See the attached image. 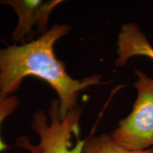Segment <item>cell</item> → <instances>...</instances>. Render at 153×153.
Instances as JSON below:
<instances>
[{
	"label": "cell",
	"instance_id": "obj_1",
	"mask_svg": "<svg viewBox=\"0 0 153 153\" xmlns=\"http://www.w3.org/2000/svg\"><path fill=\"white\" fill-rule=\"evenodd\" d=\"M67 24L53 26L37 39L18 45L0 48V95L8 97L18 90L25 78L36 76L47 82L59 98L62 117L77 106L80 91L101 84L100 75L74 79L57 58L54 45L70 30Z\"/></svg>",
	"mask_w": 153,
	"mask_h": 153
},
{
	"label": "cell",
	"instance_id": "obj_2",
	"mask_svg": "<svg viewBox=\"0 0 153 153\" xmlns=\"http://www.w3.org/2000/svg\"><path fill=\"white\" fill-rule=\"evenodd\" d=\"M50 122L43 111L34 113L32 117V128L39 135L40 143L31 144L26 137H19L16 144L30 153H83L86 140H80L76 135L74 147L71 143L73 134L79 131V120L82 109L77 106L62 117L59 109L58 100H53L49 109Z\"/></svg>",
	"mask_w": 153,
	"mask_h": 153
},
{
	"label": "cell",
	"instance_id": "obj_3",
	"mask_svg": "<svg viewBox=\"0 0 153 153\" xmlns=\"http://www.w3.org/2000/svg\"><path fill=\"white\" fill-rule=\"evenodd\" d=\"M135 74L137 94L133 109L111 135L126 150L140 152L153 148V79L138 69Z\"/></svg>",
	"mask_w": 153,
	"mask_h": 153
},
{
	"label": "cell",
	"instance_id": "obj_4",
	"mask_svg": "<svg viewBox=\"0 0 153 153\" xmlns=\"http://www.w3.org/2000/svg\"><path fill=\"white\" fill-rule=\"evenodd\" d=\"M60 0H8L0 4L10 5L18 14L19 21L13 31L11 40L15 43L26 40L32 33H46L49 17L52 11L62 3Z\"/></svg>",
	"mask_w": 153,
	"mask_h": 153
},
{
	"label": "cell",
	"instance_id": "obj_5",
	"mask_svg": "<svg viewBox=\"0 0 153 153\" xmlns=\"http://www.w3.org/2000/svg\"><path fill=\"white\" fill-rule=\"evenodd\" d=\"M116 65H125L134 56H145L153 60V47L148 38L133 23L123 24L118 33Z\"/></svg>",
	"mask_w": 153,
	"mask_h": 153
},
{
	"label": "cell",
	"instance_id": "obj_6",
	"mask_svg": "<svg viewBox=\"0 0 153 153\" xmlns=\"http://www.w3.org/2000/svg\"><path fill=\"white\" fill-rule=\"evenodd\" d=\"M83 153H153V148L140 152L128 150L115 141L111 134H101L86 140Z\"/></svg>",
	"mask_w": 153,
	"mask_h": 153
},
{
	"label": "cell",
	"instance_id": "obj_7",
	"mask_svg": "<svg viewBox=\"0 0 153 153\" xmlns=\"http://www.w3.org/2000/svg\"><path fill=\"white\" fill-rule=\"evenodd\" d=\"M19 104L20 101L19 99L14 95L8 97L0 95V128L4 120L16 110ZM8 148V145L4 142L0 135V152H4Z\"/></svg>",
	"mask_w": 153,
	"mask_h": 153
}]
</instances>
